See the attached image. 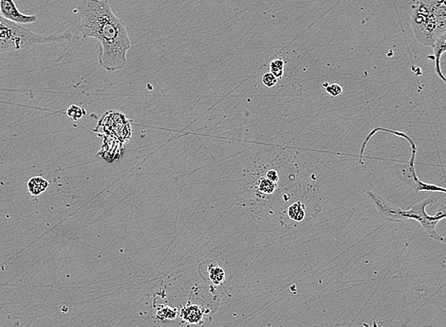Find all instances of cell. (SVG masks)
Masks as SVG:
<instances>
[{"mask_svg":"<svg viewBox=\"0 0 446 327\" xmlns=\"http://www.w3.org/2000/svg\"><path fill=\"white\" fill-rule=\"evenodd\" d=\"M82 38L99 43L98 62L112 73L125 68L131 41L125 22L113 13L107 0H81L77 7Z\"/></svg>","mask_w":446,"mask_h":327,"instance_id":"6da1fadb","label":"cell"},{"mask_svg":"<svg viewBox=\"0 0 446 327\" xmlns=\"http://www.w3.org/2000/svg\"><path fill=\"white\" fill-rule=\"evenodd\" d=\"M410 24L419 43L432 48L446 32V0H419Z\"/></svg>","mask_w":446,"mask_h":327,"instance_id":"7a4b0ae2","label":"cell"},{"mask_svg":"<svg viewBox=\"0 0 446 327\" xmlns=\"http://www.w3.org/2000/svg\"><path fill=\"white\" fill-rule=\"evenodd\" d=\"M71 33L40 34L0 15V53L32 49L38 45L70 42Z\"/></svg>","mask_w":446,"mask_h":327,"instance_id":"3957f363","label":"cell"},{"mask_svg":"<svg viewBox=\"0 0 446 327\" xmlns=\"http://www.w3.org/2000/svg\"><path fill=\"white\" fill-rule=\"evenodd\" d=\"M378 132H384V133L391 134L393 136L401 137L402 139L406 140L410 145V159L408 162V164L404 166H402V165H397L396 166V173L399 180L404 182L411 188H413L416 192H436V193L446 194L445 187L432 185V184H428V183L421 182V180L419 179V177L417 176V173H416V169H415V157H416V154H417V146L415 145L413 139L402 132L385 129L383 127H377V128L370 132L369 135L364 138V142L362 143L361 149L359 152L358 157L360 164L363 163V155H364V148L366 147L369 140Z\"/></svg>","mask_w":446,"mask_h":327,"instance_id":"277c9868","label":"cell"},{"mask_svg":"<svg viewBox=\"0 0 446 327\" xmlns=\"http://www.w3.org/2000/svg\"><path fill=\"white\" fill-rule=\"evenodd\" d=\"M434 200H435L434 197H428L415 204L409 209H402V216L404 219V221L413 220L415 222H417L433 241L442 243L444 237L438 234V232L436 231V227L440 221L444 220L443 212L445 207L442 206L441 209L439 210V212H437L436 215L434 216L428 215L425 210L428 205L433 204Z\"/></svg>","mask_w":446,"mask_h":327,"instance_id":"5b68a950","label":"cell"},{"mask_svg":"<svg viewBox=\"0 0 446 327\" xmlns=\"http://www.w3.org/2000/svg\"><path fill=\"white\" fill-rule=\"evenodd\" d=\"M97 130L120 142H126L131 136L130 124L126 117L118 112L107 113L98 123L95 130Z\"/></svg>","mask_w":446,"mask_h":327,"instance_id":"8992f818","label":"cell"},{"mask_svg":"<svg viewBox=\"0 0 446 327\" xmlns=\"http://www.w3.org/2000/svg\"><path fill=\"white\" fill-rule=\"evenodd\" d=\"M0 15L10 22L21 26L32 24L38 20L36 15L21 13L13 0H0Z\"/></svg>","mask_w":446,"mask_h":327,"instance_id":"52a82bcc","label":"cell"},{"mask_svg":"<svg viewBox=\"0 0 446 327\" xmlns=\"http://www.w3.org/2000/svg\"><path fill=\"white\" fill-rule=\"evenodd\" d=\"M365 193L371 198L374 205L376 206L377 211L384 221H387L390 223H401L403 222L404 219L402 216V208L397 207L394 204H391L383 200V198L380 197L377 194H374L373 192L365 191Z\"/></svg>","mask_w":446,"mask_h":327,"instance_id":"ba28073f","label":"cell"},{"mask_svg":"<svg viewBox=\"0 0 446 327\" xmlns=\"http://www.w3.org/2000/svg\"><path fill=\"white\" fill-rule=\"evenodd\" d=\"M433 56H429V59H433L435 61V71L437 75L440 77V80H442L446 84V77L441 71L440 68V59L442 55L446 52V32L440 36L436 43H434Z\"/></svg>","mask_w":446,"mask_h":327,"instance_id":"9c48e42d","label":"cell"},{"mask_svg":"<svg viewBox=\"0 0 446 327\" xmlns=\"http://www.w3.org/2000/svg\"><path fill=\"white\" fill-rule=\"evenodd\" d=\"M203 311L200 306L188 303L181 309V317L190 324H200L203 321Z\"/></svg>","mask_w":446,"mask_h":327,"instance_id":"30bf717a","label":"cell"},{"mask_svg":"<svg viewBox=\"0 0 446 327\" xmlns=\"http://www.w3.org/2000/svg\"><path fill=\"white\" fill-rule=\"evenodd\" d=\"M49 186H50L49 181L41 177V176L32 177L28 181V184H27L28 191L33 197L40 196L41 194H43L49 188Z\"/></svg>","mask_w":446,"mask_h":327,"instance_id":"8fae6325","label":"cell"},{"mask_svg":"<svg viewBox=\"0 0 446 327\" xmlns=\"http://www.w3.org/2000/svg\"><path fill=\"white\" fill-rule=\"evenodd\" d=\"M207 275L209 280L214 285H221L225 279L224 270L214 263H210L207 266Z\"/></svg>","mask_w":446,"mask_h":327,"instance_id":"7c38bea8","label":"cell"},{"mask_svg":"<svg viewBox=\"0 0 446 327\" xmlns=\"http://www.w3.org/2000/svg\"><path fill=\"white\" fill-rule=\"evenodd\" d=\"M288 216L295 222H302L305 219V205L301 202H296L288 208Z\"/></svg>","mask_w":446,"mask_h":327,"instance_id":"4fadbf2b","label":"cell"},{"mask_svg":"<svg viewBox=\"0 0 446 327\" xmlns=\"http://www.w3.org/2000/svg\"><path fill=\"white\" fill-rule=\"evenodd\" d=\"M177 314H178L177 309L170 307H161V309L157 310L156 317L160 321H171L176 318Z\"/></svg>","mask_w":446,"mask_h":327,"instance_id":"5bb4252c","label":"cell"},{"mask_svg":"<svg viewBox=\"0 0 446 327\" xmlns=\"http://www.w3.org/2000/svg\"><path fill=\"white\" fill-rule=\"evenodd\" d=\"M285 62L281 58H277L270 62V72L275 75L277 79H281L284 74Z\"/></svg>","mask_w":446,"mask_h":327,"instance_id":"9a60e30c","label":"cell"},{"mask_svg":"<svg viewBox=\"0 0 446 327\" xmlns=\"http://www.w3.org/2000/svg\"><path fill=\"white\" fill-rule=\"evenodd\" d=\"M66 114L71 120L76 121V120H80L84 116H86V110L78 105L73 104L69 106Z\"/></svg>","mask_w":446,"mask_h":327,"instance_id":"2e32d148","label":"cell"},{"mask_svg":"<svg viewBox=\"0 0 446 327\" xmlns=\"http://www.w3.org/2000/svg\"><path fill=\"white\" fill-rule=\"evenodd\" d=\"M258 188L261 193L272 194L277 188V183L272 182L267 178H263L258 182Z\"/></svg>","mask_w":446,"mask_h":327,"instance_id":"e0dca14e","label":"cell"},{"mask_svg":"<svg viewBox=\"0 0 446 327\" xmlns=\"http://www.w3.org/2000/svg\"><path fill=\"white\" fill-rule=\"evenodd\" d=\"M261 81H262L263 85L267 87V88H273V87L277 84L278 79H277L275 75L272 74L270 72H267V73H265L262 76Z\"/></svg>","mask_w":446,"mask_h":327,"instance_id":"ac0fdd59","label":"cell"},{"mask_svg":"<svg viewBox=\"0 0 446 327\" xmlns=\"http://www.w3.org/2000/svg\"><path fill=\"white\" fill-rule=\"evenodd\" d=\"M325 90H326V92L331 96V97H333V98H336V97H338L340 96L342 93H343V88L339 84H337V83H333V84H328L326 88H325Z\"/></svg>","mask_w":446,"mask_h":327,"instance_id":"d6986e66","label":"cell"},{"mask_svg":"<svg viewBox=\"0 0 446 327\" xmlns=\"http://www.w3.org/2000/svg\"><path fill=\"white\" fill-rule=\"evenodd\" d=\"M266 178L270 180L272 182L277 183V181H278V173L275 169H270V170L267 171V173H266Z\"/></svg>","mask_w":446,"mask_h":327,"instance_id":"ffe728a7","label":"cell"},{"mask_svg":"<svg viewBox=\"0 0 446 327\" xmlns=\"http://www.w3.org/2000/svg\"><path fill=\"white\" fill-rule=\"evenodd\" d=\"M327 85H328V83H327V82H325V83H323V86L325 87V88H326Z\"/></svg>","mask_w":446,"mask_h":327,"instance_id":"44dd1931","label":"cell"},{"mask_svg":"<svg viewBox=\"0 0 446 327\" xmlns=\"http://www.w3.org/2000/svg\"><path fill=\"white\" fill-rule=\"evenodd\" d=\"M443 217H444V219H446V209L444 210V212H443Z\"/></svg>","mask_w":446,"mask_h":327,"instance_id":"7402d4cb","label":"cell"},{"mask_svg":"<svg viewBox=\"0 0 446 327\" xmlns=\"http://www.w3.org/2000/svg\"><path fill=\"white\" fill-rule=\"evenodd\" d=\"M443 244H445V245H446V238H445V241H444V243H443Z\"/></svg>","mask_w":446,"mask_h":327,"instance_id":"603a6c76","label":"cell"}]
</instances>
